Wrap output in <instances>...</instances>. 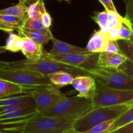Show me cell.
Wrapping results in <instances>:
<instances>
[{
  "mask_svg": "<svg viewBox=\"0 0 133 133\" xmlns=\"http://www.w3.org/2000/svg\"><path fill=\"white\" fill-rule=\"evenodd\" d=\"M82 115L48 117L35 112L22 118L0 122L1 133H64Z\"/></svg>",
  "mask_w": 133,
  "mask_h": 133,
  "instance_id": "1",
  "label": "cell"
},
{
  "mask_svg": "<svg viewBox=\"0 0 133 133\" xmlns=\"http://www.w3.org/2000/svg\"><path fill=\"white\" fill-rule=\"evenodd\" d=\"M7 67L11 68L31 71L48 77L50 74L58 71H65L74 77L79 75H90L86 69L80 68L53 61L44 56V58L37 61L23 59L14 62L0 61V68Z\"/></svg>",
  "mask_w": 133,
  "mask_h": 133,
  "instance_id": "2",
  "label": "cell"
},
{
  "mask_svg": "<svg viewBox=\"0 0 133 133\" xmlns=\"http://www.w3.org/2000/svg\"><path fill=\"white\" fill-rule=\"evenodd\" d=\"M132 105V103L115 106L93 109L80 117L72 128L77 132H85L100 123L116 119Z\"/></svg>",
  "mask_w": 133,
  "mask_h": 133,
  "instance_id": "3",
  "label": "cell"
},
{
  "mask_svg": "<svg viewBox=\"0 0 133 133\" xmlns=\"http://www.w3.org/2000/svg\"><path fill=\"white\" fill-rule=\"evenodd\" d=\"M0 79L20 86L26 91L53 85L48 77L31 71L7 67L0 68Z\"/></svg>",
  "mask_w": 133,
  "mask_h": 133,
  "instance_id": "4",
  "label": "cell"
},
{
  "mask_svg": "<svg viewBox=\"0 0 133 133\" xmlns=\"http://www.w3.org/2000/svg\"><path fill=\"white\" fill-rule=\"evenodd\" d=\"M96 83L111 89L133 90V79L118 69L95 67L87 70Z\"/></svg>",
  "mask_w": 133,
  "mask_h": 133,
  "instance_id": "5",
  "label": "cell"
},
{
  "mask_svg": "<svg viewBox=\"0 0 133 133\" xmlns=\"http://www.w3.org/2000/svg\"><path fill=\"white\" fill-rule=\"evenodd\" d=\"M93 109L92 99L75 96L67 97L65 96L61 101L48 110L40 113L48 117H61L81 114L83 115Z\"/></svg>",
  "mask_w": 133,
  "mask_h": 133,
  "instance_id": "6",
  "label": "cell"
},
{
  "mask_svg": "<svg viewBox=\"0 0 133 133\" xmlns=\"http://www.w3.org/2000/svg\"><path fill=\"white\" fill-rule=\"evenodd\" d=\"M132 102L133 90L111 89L96 83V92L92 99L93 109Z\"/></svg>",
  "mask_w": 133,
  "mask_h": 133,
  "instance_id": "7",
  "label": "cell"
},
{
  "mask_svg": "<svg viewBox=\"0 0 133 133\" xmlns=\"http://www.w3.org/2000/svg\"><path fill=\"white\" fill-rule=\"evenodd\" d=\"M59 87L52 85L50 87L27 90L35 102V109L42 113L61 101L65 95L60 90Z\"/></svg>",
  "mask_w": 133,
  "mask_h": 133,
  "instance_id": "8",
  "label": "cell"
},
{
  "mask_svg": "<svg viewBox=\"0 0 133 133\" xmlns=\"http://www.w3.org/2000/svg\"><path fill=\"white\" fill-rule=\"evenodd\" d=\"M44 56L65 64L89 70L96 67L99 53H71L53 55L48 53V52H46Z\"/></svg>",
  "mask_w": 133,
  "mask_h": 133,
  "instance_id": "9",
  "label": "cell"
},
{
  "mask_svg": "<svg viewBox=\"0 0 133 133\" xmlns=\"http://www.w3.org/2000/svg\"><path fill=\"white\" fill-rule=\"evenodd\" d=\"M72 85L78 92L77 96L92 99L96 90V82L91 75L74 77Z\"/></svg>",
  "mask_w": 133,
  "mask_h": 133,
  "instance_id": "10",
  "label": "cell"
},
{
  "mask_svg": "<svg viewBox=\"0 0 133 133\" xmlns=\"http://www.w3.org/2000/svg\"><path fill=\"white\" fill-rule=\"evenodd\" d=\"M35 104L34 100L27 90L0 99V112L22 105Z\"/></svg>",
  "mask_w": 133,
  "mask_h": 133,
  "instance_id": "11",
  "label": "cell"
},
{
  "mask_svg": "<svg viewBox=\"0 0 133 133\" xmlns=\"http://www.w3.org/2000/svg\"><path fill=\"white\" fill-rule=\"evenodd\" d=\"M23 44L21 51L26 59L37 61L44 58L46 51L44 50L43 45L28 37L23 36Z\"/></svg>",
  "mask_w": 133,
  "mask_h": 133,
  "instance_id": "12",
  "label": "cell"
},
{
  "mask_svg": "<svg viewBox=\"0 0 133 133\" xmlns=\"http://www.w3.org/2000/svg\"><path fill=\"white\" fill-rule=\"evenodd\" d=\"M53 46L51 50L48 52L50 55H66L71 53H89L86 48L76 46L72 44H68L63 41L56 38L54 36L52 38Z\"/></svg>",
  "mask_w": 133,
  "mask_h": 133,
  "instance_id": "13",
  "label": "cell"
},
{
  "mask_svg": "<svg viewBox=\"0 0 133 133\" xmlns=\"http://www.w3.org/2000/svg\"><path fill=\"white\" fill-rule=\"evenodd\" d=\"M126 60V57L121 53L116 54L102 52L99 53L96 67L117 69Z\"/></svg>",
  "mask_w": 133,
  "mask_h": 133,
  "instance_id": "14",
  "label": "cell"
},
{
  "mask_svg": "<svg viewBox=\"0 0 133 133\" xmlns=\"http://www.w3.org/2000/svg\"><path fill=\"white\" fill-rule=\"evenodd\" d=\"M20 36H26L32 39L39 44L44 45L48 44V42L53 38L51 30L50 29H45L42 30H32L20 27L17 31Z\"/></svg>",
  "mask_w": 133,
  "mask_h": 133,
  "instance_id": "15",
  "label": "cell"
},
{
  "mask_svg": "<svg viewBox=\"0 0 133 133\" xmlns=\"http://www.w3.org/2000/svg\"><path fill=\"white\" fill-rule=\"evenodd\" d=\"M36 112L35 104L22 105L0 112V122L22 118Z\"/></svg>",
  "mask_w": 133,
  "mask_h": 133,
  "instance_id": "16",
  "label": "cell"
},
{
  "mask_svg": "<svg viewBox=\"0 0 133 133\" xmlns=\"http://www.w3.org/2000/svg\"><path fill=\"white\" fill-rule=\"evenodd\" d=\"M107 40L106 35L100 30L95 31L89 40L86 48L89 53H100L104 52Z\"/></svg>",
  "mask_w": 133,
  "mask_h": 133,
  "instance_id": "17",
  "label": "cell"
},
{
  "mask_svg": "<svg viewBox=\"0 0 133 133\" xmlns=\"http://www.w3.org/2000/svg\"><path fill=\"white\" fill-rule=\"evenodd\" d=\"M50 82L53 85L61 88L65 86L71 84L74 77L65 71H58L48 76Z\"/></svg>",
  "mask_w": 133,
  "mask_h": 133,
  "instance_id": "18",
  "label": "cell"
},
{
  "mask_svg": "<svg viewBox=\"0 0 133 133\" xmlns=\"http://www.w3.org/2000/svg\"><path fill=\"white\" fill-rule=\"evenodd\" d=\"M27 5L23 1H19L18 4L0 10V15L25 18L27 14Z\"/></svg>",
  "mask_w": 133,
  "mask_h": 133,
  "instance_id": "19",
  "label": "cell"
},
{
  "mask_svg": "<svg viewBox=\"0 0 133 133\" xmlns=\"http://www.w3.org/2000/svg\"><path fill=\"white\" fill-rule=\"evenodd\" d=\"M24 91L26 90L20 86L0 79V99L22 93Z\"/></svg>",
  "mask_w": 133,
  "mask_h": 133,
  "instance_id": "20",
  "label": "cell"
},
{
  "mask_svg": "<svg viewBox=\"0 0 133 133\" xmlns=\"http://www.w3.org/2000/svg\"><path fill=\"white\" fill-rule=\"evenodd\" d=\"M133 122V105L125 112L114 119L109 132L117 130Z\"/></svg>",
  "mask_w": 133,
  "mask_h": 133,
  "instance_id": "21",
  "label": "cell"
},
{
  "mask_svg": "<svg viewBox=\"0 0 133 133\" xmlns=\"http://www.w3.org/2000/svg\"><path fill=\"white\" fill-rule=\"evenodd\" d=\"M23 44V38L12 32L9 33V36L6 40L5 47L7 51L16 53L22 50Z\"/></svg>",
  "mask_w": 133,
  "mask_h": 133,
  "instance_id": "22",
  "label": "cell"
},
{
  "mask_svg": "<svg viewBox=\"0 0 133 133\" xmlns=\"http://www.w3.org/2000/svg\"><path fill=\"white\" fill-rule=\"evenodd\" d=\"M46 12L44 0H39L27 6V16L31 19L41 18L42 14Z\"/></svg>",
  "mask_w": 133,
  "mask_h": 133,
  "instance_id": "23",
  "label": "cell"
},
{
  "mask_svg": "<svg viewBox=\"0 0 133 133\" xmlns=\"http://www.w3.org/2000/svg\"><path fill=\"white\" fill-rule=\"evenodd\" d=\"M119 40L131 41L133 40V24L130 21L128 20L124 17L120 25Z\"/></svg>",
  "mask_w": 133,
  "mask_h": 133,
  "instance_id": "24",
  "label": "cell"
},
{
  "mask_svg": "<svg viewBox=\"0 0 133 133\" xmlns=\"http://www.w3.org/2000/svg\"><path fill=\"white\" fill-rule=\"evenodd\" d=\"M91 19L99 26L100 31L105 33L107 31L108 23V12L104 10L102 12H94Z\"/></svg>",
  "mask_w": 133,
  "mask_h": 133,
  "instance_id": "25",
  "label": "cell"
},
{
  "mask_svg": "<svg viewBox=\"0 0 133 133\" xmlns=\"http://www.w3.org/2000/svg\"><path fill=\"white\" fill-rule=\"evenodd\" d=\"M116 42L121 54L123 55L127 59L133 62V41L118 40Z\"/></svg>",
  "mask_w": 133,
  "mask_h": 133,
  "instance_id": "26",
  "label": "cell"
},
{
  "mask_svg": "<svg viewBox=\"0 0 133 133\" xmlns=\"http://www.w3.org/2000/svg\"><path fill=\"white\" fill-rule=\"evenodd\" d=\"M27 18V16L25 18H19V17L12 16L0 15V21L6 24L15 27L16 29V31H18L20 27H23L25 19Z\"/></svg>",
  "mask_w": 133,
  "mask_h": 133,
  "instance_id": "27",
  "label": "cell"
},
{
  "mask_svg": "<svg viewBox=\"0 0 133 133\" xmlns=\"http://www.w3.org/2000/svg\"><path fill=\"white\" fill-rule=\"evenodd\" d=\"M114 119L106 121L96 125L84 133H108L110 130Z\"/></svg>",
  "mask_w": 133,
  "mask_h": 133,
  "instance_id": "28",
  "label": "cell"
},
{
  "mask_svg": "<svg viewBox=\"0 0 133 133\" xmlns=\"http://www.w3.org/2000/svg\"><path fill=\"white\" fill-rule=\"evenodd\" d=\"M24 27L26 29L32 30H42L46 29L43 26L41 18L31 19V18H29L28 16L25 19L23 27Z\"/></svg>",
  "mask_w": 133,
  "mask_h": 133,
  "instance_id": "29",
  "label": "cell"
},
{
  "mask_svg": "<svg viewBox=\"0 0 133 133\" xmlns=\"http://www.w3.org/2000/svg\"><path fill=\"white\" fill-rule=\"evenodd\" d=\"M117 69L133 79V62L131 61L126 58V61Z\"/></svg>",
  "mask_w": 133,
  "mask_h": 133,
  "instance_id": "30",
  "label": "cell"
},
{
  "mask_svg": "<svg viewBox=\"0 0 133 133\" xmlns=\"http://www.w3.org/2000/svg\"><path fill=\"white\" fill-rule=\"evenodd\" d=\"M104 52L108 53H121L119 49L118 45L116 41L113 40H107L106 42L105 46H104Z\"/></svg>",
  "mask_w": 133,
  "mask_h": 133,
  "instance_id": "31",
  "label": "cell"
},
{
  "mask_svg": "<svg viewBox=\"0 0 133 133\" xmlns=\"http://www.w3.org/2000/svg\"><path fill=\"white\" fill-rule=\"evenodd\" d=\"M125 5V16L124 18L133 22V0H123Z\"/></svg>",
  "mask_w": 133,
  "mask_h": 133,
  "instance_id": "32",
  "label": "cell"
},
{
  "mask_svg": "<svg viewBox=\"0 0 133 133\" xmlns=\"http://www.w3.org/2000/svg\"><path fill=\"white\" fill-rule=\"evenodd\" d=\"M120 25L117 27H112V28L108 29L105 32L106 36L108 40H113V41H117L119 40V29Z\"/></svg>",
  "mask_w": 133,
  "mask_h": 133,
  "instance_id": "33",
  "label": "cell"
},
{
  "mask_svg": "<svg viewBox=\"0 0 133 133\" xmlns=\"http://www.w3.org/2000/svg\"><path fill=\"white\" fill-rule=\"evenodd\" d=\"M41 20L43 26L46 29H50L52 25V18L48 12H45L41 16Z\"/></svg>",
  "mask_w": 133,
  "mask_h": 133,
  "instance_id": "34",
  "label": "cell"
},
{
  "mask_svg": "<svg viewBox=\"0 0 133 133\" xmlns=\"http://www.w3.org/2000/svg\"><path fill=\"white\" fill-rule=\"evenodd\" d=\"M99 1L102 5L106 11L117 12L112 0H99Z\"/></svg>",
  "mask_w": 133,
  "mask_h": 133,
  "instance_id": "35",
  "label": "cell"
},
{
  "mask_svg": "<svg viewBox=\"0 0 133 133\" xmlns=\"http://www.w3.org/2000/svg\"><path fill=\"white\" fill-rule=\"evenodd\" d=\"M110 133H133V122Z\"/></svg>",
  "mask_w": 133,
  "mask_h": 133,
  "instance_id": "36",
  "label": "cell"
},
{
  "mask_svg": "<svg viewBox=\"0 0 133 133\" xmlns=\"http://www.w3.org/2000/svg\"><path fill=\"white\" fill-rule=\"evenodd\" d=\"M0 30L9 33V32H13L14 30H16V29L15 27H13V26L9 25L6 24V23L0 21Z\"/></svg>",
  "mask_w": 133,
  "mask_h": 133,
  "instance_id": "37",
  "label": "cell"
},
{
  "mask_svg": "<svg viewBox=\"0 0 133 133\" xmlns=\"http://www.w3.org/2000/svg\"><path fill=\"white\" fill-rule=\"evenodd\" d=\"M64 133H84V132H77L76 131H75L74 129H73L72 128L70 129L67 130V131H65Z\"/></svg>",
  "mask_w": 133,
  "mask_h": 133,
  "instance_id": "38",
  "label": "cell"
},
{
  "mask_svg": "<svg viewBox=\"0 0 133 133\" xmlns=\"http://www.w3.org/2000/svg\"><path fill=\"white\" fill-rule=\"evenodd\" d=\"M39 0H26V4H28L29 5H31V4L37 2Z\"/></svg>",
  "mask_w": 133,
  "mask_h": 133,
  "instance_id": "39",
  "label": "cell"
},
{
  "mask_svg": "<svg viewBox=\"0 0 133 133\" xmlns=\"http://www.w3.org/2000/svg\"><path fill=\"white\" fill-rule=\"evenodd\" d=\"M7 51L6 48L5 46H0V54L3 53H5Z\"/></svg>",
  "mask_w": 133,
  "mask_h": 133,
  "instance_id": "40",
  "label": "cell"
},
{
  "mask_svg": "<svg viewBox=\"0 0 133 133\" xmlns=\"http://www.w3.org/2000/svg\"><path fill=\"white\" fill-rule=\"evenodd\" d=\"M57 1H65L67 3H70V0H57Z\"/></svg>",
  "mask_w": 133,
  "mask_h": 133,
  "instance_id": "41",
  "label": "cell"
},
{
  "mask_svg": "<svg viewBox=\"0 0 133 133\" xmlns=\"http://www.w3.org/2000/svg\"><path fill=\"white\" fill-rule=\"evenodd\" d=\"M19 1H23V2L26 3V0H19Z\"/></svg>",
  "mask_w": 133,
  "mask_h": 133,
  "instance_id": "42",
  "label": "cell"
},
{
  "mask_svg": "<svg viewBox=\"0 0 133 133\" xmlns=\"http://www.w3.org/2000/svg\"><path fill=\"white\" fill-rule=\"evenodd\" d=\"M132 105H133V102H132Z\"/></svg>",
  "mask_w": 133,
  "mask_h": 133,
  "instance_id": "43",
  "label": "cell"
},
{
  "mask_svg": "<svg viewBox=\"0 0 133 133\" xmlns=\"http://www.w3.org/2000/svg\"><path fill=\"white\" fill-rule=\"evenodd\" d=\"M0 133H1V131H0Z\"/></svg>",
  "mask_w": 133,
  "mask_h": 133,
  "instance_id": "44",
  "label": "cell"
}]
</instances>
